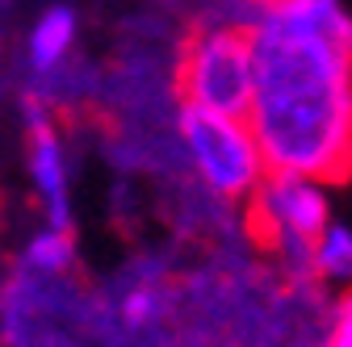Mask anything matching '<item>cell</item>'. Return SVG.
I'll list each match as a JSON object with an SVG mask.
<instances>
[{
    "label": "cell",
    "instance_id": "1",
    "mask_svg": "<svg viewBox=\"0 0 352 347\" xmlns=\"http://www.w3.org/2000/svg\"><path fill=\"white\" fill-rule=\"evenodd\" d=\"M252 38L248 125L269 171L323 184L352 171V29H319L269 9Z\"/></svg>",
    "mask_w": 352,
    "mask_h": 347
},
{
    "label": "cell",
    "instance_id": "2",
    "mask_svg": "<svg viewBox=\"0 0 352 347\" xmlns=\"http://www.w3.org/2000/svg\"><path fill=\"white\" fill-rule=\"evenodd\" d=\"M0 347H118L97 293L72 276L17 268L0 285Z\"/></svg>",
    "mask_w": 352,
    "mask_h": 347
},
{
    "label": "cell",
    "instance_id": "3",
    "mask_svg": "<svg viewBox=\"0 0 352 347\" xmlns=\"http://www.w3.org/2000/svg\"><path fill=\"white\" fill-rule=\"evenodd\" d=\"M101 306L118 331V347H172L176 331V251L164 243L139 247L101 280Z\"/></svg>",
    "mask_w": 352,
    "mask_h": 347
},
{
    "label": "cell",
    "instance_id": "4",
    "mask_svg": "<svg viewBox=\"0 0 352 347\" xmlns=\"http://www.w3.org/2000/svg\"><path fill=\"white\" fill-rule=\"evenodd\" d=\"M176 147H181L185 171L206 193L239 209L256 193V184L269 176V163H264L248 117H223L181 105L176 109Z\"/></svg>",
    "mask_w": 352,
    "mask_h": 347
},
{
    "label": "cell",
    "instance_id": "5",
    "mask_svg": "<svg viewBox=\"0 0 352 347\" xmlns=\"http://www.w3.org/2000/svg\"><path fill=\"white\" fill-rule=\"evenodd\" d=\"M172 75L181 105L223 117H248L256 88L252 38L227 25H193L181 38Z\"/></svg>",
    "mask_w": 352,
    "mask_h": 347
},
{
    "label": "cell",
    "instance_id": "6",
    "mask_svg": "<svg viewBox=\"0 0 352 347\" xmlns=\"http://www.w3.org/2000/svg\"><path fill=\"white\" fill-rule=\"evenodd\" d=\"M336 289L323 280H285L264 264L235 318V347H323Z\"/></svg>",
    "mask_w": 352,
    "mask_h": 347
},
{
    "label": "cell",
    "instance_id": "7",
    "mask_svg": "<svg viewBox=\"0 0 352 347\" xmlns=\"http://www.w3.org/2000/svg\"><path fill=\"white\" fill-rule=\"evenodd\" d=\"M331 222V193L323 180L294 176V171H269L256 193L243 201V230L256 243L298 235V239H319V230Z\"/></svg>",
    "mask_w": 352,
    "mask_h": 347
},
{
    "label": "cell",
    "instance_id": "8",
    "mask_svg": "<svg viewBox=\"0 0 352 347\" xmlns=\"http://www.w3.org/2000/svg\"><path fill=\"white\" fill-rule=\"evenodd\" d=\"M30 134V151H25V167H30V184L42 201V218L47 226L59 230H76V209H72V151L59 121L34 125Z\"/></svg>",
    "mask_w": 352,
    "mask_h": 347
},
{
    "label": "cell",
    "instance_id": "9",
    "mask_svg": "<svg viewBox=\"0 0 352 347\" xmlns=\"http://www.w3.org/2000/svg\"><path fill=\"white\" fill-rule=\"evenodd\" d=\"M80 13L72 5H47L25 29V47H21V80L51 75L63 63H72L80 51Z\"/></svg>",
    "mask_w": 352,
    "mask_h": 347
},
{
    "label": "cell",
    "instance_id": "10",
    "mask_svg": "<svg viewBox=\"0 0 352 347\" xmlns=\"http://www.w3.org/2000/svg\"><path fill=\"white\" fill-rule=\"evenodd\" d=\"M80 264L76 251V230H59V226H42L38 235H30V243L21 247L17 268L34 272V276H72Z\"/></svg>",
    "mask_w": 352,
    "mask_h": 347
},
{
    "label": "cell",
    "instance_id": "11",
    "mask_svg": "<svg viewBox=\"0 0 352 347\" xmlns=\"http://www.w3.org/2000/svg\"><path fill=\"white\" fill-rule=\"evenodd\" d=\"M315 280L327 289H352V222L331 218L315 239Z\"/></svg>",
    "mask_w": 352,
    "mask_h": 347
},
{
    "label": "cell",
    "instance_id": "12",
    "mask_svg": "<svg viewBox=\"0 0 352 347\" xmlns=\"http://www.w3.org/2000/svg\"><path fill=\"white\" fill-rule=\"evenodd\" d=\"M323 347H352V289L336 293L331 322H327V343Z\"/></svg>",
    "mask_w": 352,
    "mask_h": 347
},
{
    "label": "cell",
    "instance_id": "13",
    "mask_svg": "<svg viewBox=\"0 0 352 347\" xmlns=\"http://www.w3.org/2000/svg\"><path fill=\"white\" fill-rule=\"evenodd\" d=\"M13 5H17V0H0V13H9Z\"/></svg>",
    "mask_w": 352,
    "mask_h": 347
},
{
    "label": "cell",
    "instance_id": "14",
    "mask_svg": "<svg viewBox=\"0 0 352 347\" xmlns=\"http://www.w3.org/2000/svg\"><path fill=\"white\" fill-rule=\"evenodd\" d=\"M0 84H5V63H0Z\"/></svg>",
    "mask_w": 352,
    "mask_h": 347
}]
</instances>
